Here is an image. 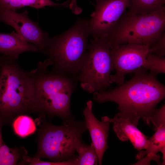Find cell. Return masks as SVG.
I'll use <instances>...</instances> for the list:
<instances>
[{"label":"cell","instance_id":"6da1fadb","mask_svg":"<svg viewBox=\"0 0 165 165\" xmlns=\"http://www.w3.org/2000/svg\"><path fill=\"white\" fill-rule=\"evenodd\" d=\"M165 96V86L155 75L141 67L130 80L117 87L94 92L93 98L100 103H116L121 115L137 124L142 119L148 124L155 106Z\"/></svg>","mask_w":165,"mask_h":165},{"label":"cell","instance_id":"7a4b0ae2","mask_svg":"<svg viewBox=\"0 0 165 165\" xmlns=\"http://www.w3.org/2000/svg\"><path fill=\"white\" fill-rule=\"evenodd\" d=\"M16 60L0 56V121L12 125L17 116L39 112L35 84L36 69H23Z\"/></svg>","mask_w":165,"mask_h":165},{"label":"cell","instance_id":"3957f363","mask_svg":"<svg viewBox=\"0 0 165 165\" xmlns=\"http://www.w3.org/2000/svg\"><path fill=\"white\" fill-rule=\"evenodd\" d=\"M90 35L89 20L79 18L63 33L49 38L46 46L40 52L48 57L54 71L66 75H78Z\"/></svg>","mask_w":165,"mask_h":165},{"label":"cell","instance_id":"277c9868","mask_svg":"<svg viewBox=\"0 0 165 165\" xmlns=\"http://www.w3.org/2000/svg\"><path fill=\"white\" fill-rule=\"evenodd\" d=\"M49 59L38 64L35 84L39 112L50 117L67 119L71 116L70 99L74 89L73 81L67 75L54 71Z\"/></svg>","mask_w":165,"mask_h":165},{"label":"cell","instance_id":"5b68a950","mask_svg":"<svg viewBox=\"0 0 165 165\" xmlns=\"http://www.w3.org/2000/svg\"><path fill=\"white\" fill-rule=\"evenodd\" d=\"M86 130L85 122L69 120L62 125H42L37 132L38 149L34 157L53 162L75 159L76 143Z\"/></svg>","mask_w":165,"mask_h":165},{"label":"cell","instance_id":"8992f818","mask_svg":"<svg viewBox=\"0 0 165 165\" xmlns=\"http://www.w3.org/2000/svg\"><path fill=\"white\" fill-rule=\"evenodd\" d=\"M165 30V7L155 12L135 14L123 13L112 32L105 38L111 48L129 43H137L149 48Z\"/></svg>","mask_w":165,"mask_h":165},{"label":"cell","instance_id":"52a82bcc","mask_svg":"<svg viewBox=\"0 0 165 165\" xmlns=\"http://www.w3.org/2000/svg\"><path fill=\"white\" fill-rule=\"evenodd\" d=\"M111 50L105 38L90 40L77 77L83 90L91 93L110 86L111 72L114 70Z\"/></svg>","mask_w":165,"mask_h":165},{"label":"cell","instance_id":"ba28073f","mask_svg":"<svg viewBox=\"0 0 165 165\" xmlns=\"http://www.w3.org/2000/svg\"><path fill=\"white\" fill-rule=\"evenodd\" d=\"M95 10L89 20L90 35L93 38H106L129 7L130 0H94Z\"/></svg>","mask_w":165,"mask_h":165},{"label":"cell","instance_id":"9c48e42d","mask_svg":"<svg viewBox=\"0 0 165 165\" xmlns=\"http://www.w3.org/2000/svg\"><path fill=\"white\" fill-rule=\"evenodd\" d=\"M149 53V47L137 43H129L111 48V54L114 69L110 83L119 85L124 82L125 75L142 67Z\"/></svg>","mask_w":165,"mask_h":165},{"label":"cell","instance_id":"30bf717a","mask_svg":"<svg viewBox=\"0 0 165 165\" xmlns=\"http://www.w3.org/2000/svg\"><path fill=\"white\" fill-rule=\"evenodd\" d=\"M0 21L12 27L25 41L34 44L38 51L46 46L49 33L42 31L38 23L30 19L27 10L18 13L0 7Z\"/></svg>","mask_w":165,"mask_h":165},{"label":"cell","instance_id":"8fae6325","mask_svg":"<svg viewBox=\"0 0 165 165\" xmlns=\"http://www.w3.org/2000/svg\"><path fill=\"white\" fill-rule=\"evenodd\" d=\"M92 102L88 101L83 112L87 129L89 131L92 142L98 159L99 165L102 163L105 152L107 149L108 133L112 119L107 116L102 117L101 121L94 116L92 110Z\"/></svg>","mask_w":165,"mask_h":165},{"label":"cell","instance_id":"7c38bea8","mask_svg":"<svg viewBox=\"0 0 165 165\" xmlns=\"http://www.w3.org/2000/svg\"><path fill=\"white\" fill-rule=\"evenodd\" d=\"M112 121L113 129L120 140H130L135 148L139 151L146 148L148 139L138 129V124L119 113L115 115Z\"/></svg>","mask_w":165,"mask_h":165},{"label":"cell","instance_id":"4fadbf2b","mask_svg":"<svg viewBox=\"0 0 165 165\" xmlns=\"http://www.w3.org/2000/svg\"><path fill=\"white\" fill-rule=\"evenodd\" d=\"M38 51L34 44L27 42L16 32L0 33V53L16 60L22 53Z\"/></svg>","mask_w":165,"mask_h":165},{"label":"cell","instance_id":"5bb4252c","mask_svg":"<svg viewBox=\"0 0 165 165\" xmlns=\"http://www.w3.org/2000/svg\"><path fill=\"white\" fill-rule=\"evenodd\" d=\"M156 132L149 139L148 146L145 149L139 151L136 156L138 160H141L146 155L145 161L150 162L154 160L159 162V158L156 155L158 152L163 154V164L165 162V123H161L155 127Z\"/></svg>","mask_w":165,"mask_h":165},{"label":"cell","instance_id":"9a60e30c","mask_svg":"<svg viewBox=\"0 0 165 165\" xmlns=\"http://www.w3.org/2000/svg\"><path fill=\"white\" fill-rule=\"evenodd\" d=\"M70 0L61 3H57L51 0H0V7L15 11L26 6H30L37 9L46 6H69Z\"/></svg>","mask_w":165,"mask_h":165},{"label":"cell","instance_id":"2e32d148","mask_svg":"<svg viewBox=\"0 0 165 165\" xmlns=\"http://www.w3.org/2000/svg\"><path fill=\"white\" fill-rule=\"evenodd\" d=\"M3 126L0 121V165H17L18 161L27 155V151L24 147L10 148L5 144L2 134Z\"/></svg>","mask_w":165,"mask_h":165},{"label":"cell","instance_id":"e0dca14e","mask_svg":"<svg viewBox=\"0 0 165 165\" xmlns=\"http://www.w3.org/2000/svg\"><path fill=\"white\" fill-rule=\"evenodd\" d=\"M161 0H130V13L145 14L157 11L164 6Z\"/></svg>","mask_w":165,"mask_h":165},{"label":"cell","instance_id":"ac0fdd59","mask_svg":"<svg viewBox=\"0 0 165 165\" xmlns=\"http://www.w3.org/2000/svg\"><path fill=\"white\" fill-rule=\"evenodd\" d=\"M76 151L78 153L77 165H97L98 159L94 146L91 143L90 145L85 144L79 139L77 142Z\"/></svg>","mask_w":165,"mask_h":165},{"label":"cell","instance_id":"d6986e66","mask_svg":"<svg viewBox=\"0 0 165 165\" xmlns=\"http://www.w3.org/2000/svg\"><path fill=\"white\" fill-rule=\"evenodd\" d=\"M15 134L21 137H25L34 133L36 127L33 119L26 115L16 117L12 124Z\"/></svg>","mask_w":165,"mask_h":165},{"label":"cell","instance_id":"ffe728a7","mask_svg":"<svg viewBox=\"0 0 165 165\" xmlns=\"http://www.w3.org/2000/svg\"><path fill=\"white\" fill-rule=\"evenodd\" d=\"M142 68L150 71L151 74L156 75L165 72V58L159 57L150 53L146 57Z\"/></svg>","mask_w":165,"mask_h":165},{"label":"cell","instance_id":"44dd1931","mask_svg":"<svg viewBox=\"0 0 165 165\" xmlns=\"http://www.w3.org/2000/svg\"><path fill=\"white\" fill-rule=\"evenodd\" d=\"M21 165H77V158L61 162L46 161L34 156H24L18 163Z\"/></svg>","mask_w":165,"mask_h":165},{"label":"cell","instance_id":"7402d4cb","mask_svg":"<svg viewBox=\"0 0 165 165\" xmlns=\"http://www.w3.org/2000/svg\"><path fill=\"white\" fill-rule=\"evenodd\" d=\"M149 53L159 57L165 56V32L158 36L153 44L149 48Z\"/></svg>","mask_w":165,"mask_h":165},{"label":"cell","instance_id":"603a6c76","mask_svg":"<svg viewBox=\"0 0 165 165\" xmlns=\"http://www.w3.org/2000/svg\"><path fill=\"white\" fill-rule=\"evenodd\" d=\"M71 3L73 4H76V0H71Z\"/></svg>","mask_w":165,"mask_h":165},{"label":"cell","instance_id":"cb8c5ba5","mask_svg":"<svg viewBox=\"0 0 165 165\" xmlns=\"http://www.w3.org/2000/svg\"><path fill=\"white\" fill-rule=\"evenodd\" d=\"M163 3H165V0H161Z\"/></svg>","mask_w":165,"mask_h":165},{"label":"cell","instance_id":"d4e9b609","mask_svg":"<svg viewBox=\"0 0 165 165\" xmlns=\"http://www.w3.org/2000/svg\"></svg>","mask_w":165,"mask_h":165}]
</instances>
